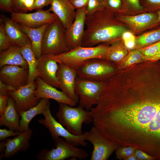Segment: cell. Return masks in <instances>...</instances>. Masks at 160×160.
<instances>
[{
	"instance_id": "42",
	"label": "cell",
	"mask_w": 160,
	"mask_h": 160,
	"mask_svg": "<svg viewBox=\"0 0 160 160\" xmlns=\"http://www.w3.org/2000/svg\"><path fill=\"white\" fill-rule=\"evenodd\" d=\"M89 0H69L75 9H80L86 7Z\"/></svg>"
},
{
	"instance_id": "11",
	"label": "cell",
	"mask_w": 160,
	"mask_h": 160,
	"mask_svg": "<svg viewBox=\"0 0 160 160\" xmlns=\"http://www.w3.org/2000/svg\"><path fill=\"white\" fill-rule=\"evenodd\" d=\"M86 140L93 146L91 160H107L118 147L116 144L106 139L94 126L87 132Z\"/></svg>"
},
{
	"instance_id": "2",
	"label": "cell",
	"mask_w": 160,
	"mask_h": 160,
	"mask_svg": "<svg viewBox=\"0 0 160 160\" xmlns=\"http://www.w3.org/2000/svg\"><path fill=\"white\" fill-rule=\"evenodd\" d=\"M134 120L138 131L152 143L156 159L160 160V72L150 95L137 109Z\"/></svg>"
},
{
	"instance_id": "35",
	"label": "cell",
	"mask_w": 160,
	"mask_h": 160,
	"mask_svg": "<svg viewBox=\"0 0 160 160\" xmlns=\"http://www.w3.org/2000/svg\"><path fill=\"white\" fill-rule=\"evenodd\" d=\"M0 21V52H1L12 45L5 32L4 23L1 20Z\"/></svg>"
},
{
	"instance_id": "23",
	"label": "cell",
	"mask_w": 160,
	"mask_h": 160,
	"mask_svg": "<svg viewBox=\"0 0 160 160\" xmlns=\"http://www.w3.org/2000/svg\"><path fill=\"white\" fill-rule=\"evenodd\" d=\"M20 116L17 112L13 99L9 96L7 108L0 116V126H4L15 131L20 132Z\"/></svg>"
},
{
	"instance_id": "21",
	"label": "cell",
	"mask_w": 160,
	"mask_h": 160,
	"mask_svg": "<svg viewBox=\"0 0 160 160\" xmlns=\"http://www.w3.org/2000/svg\"><path fill=\"white\" fill-rule=\"evenodd\" d=\"M0 20L4 23L5 32L12 45L21 47L31 42L17 23L3 15H1Z\"/></svg>"
},
{
	"instance_id": "1",
	"label": "cell",
	"mask_w": 160,
	"mask_h": 160,
	"mask_svg": "<svg viewBox=\"0 0 160 160\" xmlns=\"http://www.w3.org/2000/svg\"><path fill=\"white\" fill-rule=\"evenodd\" d=\"M86 29L81 46H94L100 43L109 44L122 38L129 28L117 19L115 14L106 8L86 17Z\"/></svg>"
},
{
	"instance_id": "46",
	"label": "cell",
	"mask_w": 160,
	"mask_h": 160,
	"mask_svg": "<svg viewBox=\"0 0 160 160\" xmlns=\"http://www.w3.org/2000/svg\"><path fill=\"white\" fill-rule=\"evenodd\" d=\"M160 60V51L154 57L152 58L150 60L152 61H155L159 60Z\"/></svg>"
},
{
	"instance_id": "44",
	"label": "cell",
	"mask_w": 160,
	"mask_h": 160,
	"mask_svg": "<svg viewBox=\"0 0 160 160\" xmlns=\"http://www.w3.org/2000/svg\"><path fill=\"white\" fill-rule=\"evenodd\" d=\"M11 0H0V9L6 12L12 11L11 7Z\"/></svg>"
},
{
	"instance_id": "13",
	"label": "cell",
	"mask_w": 160,
	"mask_h": 160,
	"mask_svg": "<svg viewBox=\"0 0 160 160\" xmlns=\"http://www.w3.org/2000/svg\"><path fill=\"white\" fill-rule=\"evenodd\" d=\"M36 81L26 84L17 89L9 90V95L14 100L16 109L19 113L26 111L36 105L41 99L35 94Z\"/></svg>"
},
{
	"instance_id": "48",
	"label": "cell",
	"mask_w": 160,
	"mask_h": 160,
	"mask_svg": "<svg viewBox=\"0 0 160 160\" xmlns=\"http://www.w3.org/2000/svg\"><path fill=\"white\" fill-rule=\"evenodd\" d=\"M157 15L159 22V25L160 26V11L156 12Z\"/></svg>"
},
{
	"instance_id": "22",
	"label": "cell",
	"mask_w": 160,
	"mask_h": 160,
	"mask_svg": "<svg viewBox=\"0 0 160 160\" xmlns=\"http://www.w3.org/2000/svg\"><path fill=\"white\" fill-rule=\"evenodd\" d=\"M17 65L28 68V63L21 52V47L12 45L0 52V68L7 65Z\"/></svg>"
},
{
	"instance_id": "12",
	"label": "cell",
	"mask_w": 160,
	"mask_h": 160,
	"mask_svg": "<svg viewBox=\"0 0 160 160\" xmlns=\"http://www.w3.org/2000/svg\"><path fill=\"white\" fill-rule=\"evenodd\" d=\"M49 9H39L33 13L10 12L11 19L15 22L30 28H36L45 24H50L57 18Z\"/></svg>"
},
{
	"instance_id": "26",
	"label": "cell",
	"mask_w": 160,
	"mask_h": 160,
	"mask_svg": "<svg viewBox=\"0 0 160 160\" xmlns=\"http://www.w3.org/2000/svg\"><path fill=\"white\" fill-rule=\"evenodd\" d=\"M21 52L28 66L29 74L26 84L35 81L38 77L37 58L32 49L31 42L21 47Z\"/></svg>"
},
{
	"instance_id": "45",
	"label": "cell",
	"mask_w": 160,
	"mask_h": 160,
	"mask_svg": "<svg viewBox=\"0 0 160 160\" xmlns=\"http://www.w3.org/2000/svg\"><path fill=\"white\" fill-rule=\"evenodd\" d=\"M12 89H13L0 81V95H9V91Z\"/></svg>"
},
{
	"instance_id": "37",
	"label": "cell",
	"mask_w": 160,
	"mask_h": 160,
	"mask_svg": "<svg viewBox=\"0 0 160 160\" xmlns=\"http://www.w3.org/2000/svg\"><path fill=\"white\" fill-rule=\"evenodd\" d=\"M135 36L129 31L125 32L123 35L122 38L125 46L129 51L134 48Z\"/></svg>"
},
{
	"instance_id": "34",
	"label": "cell",
	"mask_w": 160,
	"mask_h": 160,
	"mask_svg": "<svg viewBox=\"0 0 160 160\" xmlns=\"http://www.w3.org/2000/svg\"><path fill=\"white\" fill-rule=\"evenodd\" d=\"M145 12H156L160 11V0H140Z\"/></svg>"
},
{
	"instance_id": "7",
	"label": "cell",
	"mask_w": 160,
	"mask_h": 160,
	"mask_svg": "<svg viewBox=\"0 0 160 160\" xmlns=\"http://www.w3.org/2000/svg\"><path fill=\"white\" fill-rule=\"evenodd\" d=\"M50 104L49 102L42 114L44 118L39 119L38 121L48 129L53 140L61 137L66 142L75 147L86 146L87 143L85 140L87 132L79 136L71 134L53 116L50 109Z\"/></svg>"
},
{
	"instance_id": "30",
	"label": "cell",
	"mask_w": 160,
	"mask_h": 160,
	"mask_svg": "<svg viewBox=\"0 0 160 160\" xmlns=\"http://www.w3.org/2000/svg\"><path fill=\"white\" fill-rule=\"evenodd\" d=\"M124 6L123 15H134L145 12L140 0H122Z\"/></svg>"
},
{
	"instance_id": "27",
	"label": "cell",
	"mask_w": 160,
	"mask_h": 160,
	"mask_svg": "<svg viewBox=\"0 0 160 160\" xmlns=\"http://www.w3.org/2000/svg\"><path fill=\"white\" fill-rule=\"evenodd\" d=\"M110 44L107 48L105 60L115 63L116 65L125 58L129 51L122 38Z\"/></svg>"
},
{
	"instance_id": "47",
	"label": "cell",
	"mask_w": 160,
	"mask_h": 160,
	"mask_svg": "<svg viewBox=\"0 0 160 160\" xmlns=\"http://www.w3.org/2000/svg\"><path fill=\"white\" fill-rule=\"evenodd\" d=\"M126 160H138L134 153L127 158Z\"/></svg>"
},
{
	"instance_id": "40",
	"label": "cell",
	"mask_w": 160,
	"mask_h": 160,
	"mask_svg": "<svg viewBox=\"0 0 160 160\" xmlns=\"http://www.w3.org/2000/svg\"><path fill=\"white\" fill-rule=\"evenodd\" d=\"M52 0H34L30 11L34 9H42L46 6L50 5Z\"/></svg>"
},
{
	"instance_id": "17",
	"label": "cell",
	"mask_w": 160,
	"mask_h": 160,
	"mask_svg": "<svg viewBox=\"0 0 160 160\" xmlns=\"http://www.w3.org/2000/svg\"><path fill=\"white\" fill-rule=\"evenodd\" d=\"M32 133V130L29 127L14 137L1 143L0 151L4 148V153L2 157L9 158L19 151H26L30 146L29 141Z\"/></svg>"
},
{
	"instance_id": "29",
	"label": "cell",
	"mask_w": 160,
	"mask_h": 160,
	"mask_svg": "<svg viewBox=\"0 0 160 160\" xmlns=\"http://www.w3.org/2000/svg\"><path fill=\"white\" fill-rule=\"evenodd\" d=\"M146 60L145 56L138 49H134L129 51L125 58L116 65L118 69L121 70Z\"/></svg>"
},
{
	"instance_id": "36",
	"label": "cell",
	"mask_w": 160,
	"mask_h": 160,
	"mask_svg": "<svg viewBox=\"0 0 160 160\" xmlns=\"http://www.w3.org/2000/svg\"><path fill=\"white\" fill-rule=\"evenodd\" d=\"M137 148L131 146H120L116 150V155L119 159L125 160L133 154Z\"/></svg>"
},
{
	"instance_id": "20",
	"label": "cell",
	"mask_w": 160,
	"mask_h": 160,
	"mask_svg": "<svg viewBox=\"0 0 160 160\" xmlns=\"http://www.w3.org/2000/svg\"><path fill=\"white\" fill-rule=\"evenodd\" d=\"M49 9L57 16L65 28H69L75 17V9L69 0H52Z\"/></svg>"
},
{
	"instance_id": "3",
	"label": "cell",
	"mask_w": 160,
	"mask_h": 160,
	"mask_svg": "<svg viewBox=\"0 0 160 160\" xmlns=\"http://www.w3.org/2000/svg\"><path fill=\"white\" fill-rule=\"evenodd\" d=\"M59 103L58 110L56 114L59 122L65 127L72 134L75 136L82 135L83 124H89L92 122L90 111L84 110L79 105L73 107L66 104Z\"/></svg>"
},
{
	"instance_id": "41",
	"label": "cell",
	"mask_w": 160,
	"mask_h": 160,
	"mask_svg": "<svg viewBox=\"0 0 160 160\" xmlns=\"http://www.w3.org/2000/svg\"><path fill=\"white\" fill-rule=\"evenodd\" d=\"M134 153L138 160H153L155 159L154 157L139 149H137L135 151Z\"/></svg>"
},
{
	"instance_id": "18",
	"label": "cell",
	"mask_w": 160,
	"mask_h": 160,
	"mask_svg": "<svg viewBox=\"0 0 160 160\" xmlns=\"http://www.w3.org/2000/svg\"><path fill=\"white\" fill-rule=\"evenodd\" d=\"M58 63L49 54H43L37 58L38 77L48 84L59 88L57 73Z\"/></svg>"
},
{
	"instance_id": "32",
	"label": "cell",
	"mask_w": 160,
	"mask_h": 160,
	"mask_svg": "<svg viewBox=\"0 0 160 160\" xmlns=\"http://www.w3.org/2000/svg\"><path fill=\"white\" fill-rule=\"evenodd\" d=\"M105 8L116 14H123L124 6L122 0H104Z\"/></svg>"
},
{
	"instance_id": "33",
	"label": "cell",
	"mask_w": 160,
	"mask_h": 160,
	"mask_svg": "<svg viewBox=\"0 0 160 160\" xmlns=\"http://www.w3.org/2000/svg\"><path fill=\"white\" fill-rule=\"evenodd\" d=\"M138 49L145 56L146 60H150L160 51V41Z\"/></svg>"
},
{
	"instance_id": "4",
	"label": "cell",
	"mask_w": 160,
	"mask_h": 160,
	"mask_svg": "<svg viewBox=\"0 0 160 160\" xmlns=\"http://www.w3.org/2000/svg\"><path fill=\"white\" fill-rule=\"evenodd\" d=\"M109 44L106 43L95 46L77 47L68 52L57 55H49L58 63L66 65L75 70L85 60L93 58L105 60Z\"/></svg>"
},
{
	"instance_id": "39",
	"label": "cell",
	"mask_w": 160,
	"mask_h": 160,
	"mask_svg": "<svg viewBox=\"0 0 160 160\" xmlns=\"http://www.w3.org/2000/svg\"><path fill=\"white\" fill-rule=\"evenodd\" d=\"M20 132L19 131H15L9 129H0V140L3 141L9 137L17 136Z\"/></svg>"
},
{
	"instance_id": "43",
	"label": "cell",
	"mask_w": 160,
	"mask_h": 160,
	"mask_svg": "<svg viewBox=\"0 0 160 160\" xmlns=\"http://www.w3.org/2000/svg\"><path fill=\"white\" fill-rule=\"evenodd\" d=\"M9 95H0V116L4 113L7 108L8 100Z\"/></svg>"
},
{
	"instance_id": "8",
	"label": "cell",
	"mask_w": 160,
	"mask_h": 160,
	"mask_svg": "<svg viewBox=\"0 0 160 160\" xmlns=\"http://www.w3.org/2000/svg\"><path fill=\"white\" fill-rule=\"evenodd\" d=\"M55 148L43 149L36 156L39 160H64L69 158L82 160L87 158L88 153L85 150L70 144L62 138L55 140Z\"/></svg>"
},
{
	"instance_id": "14",
	"label": "cell",
	"mask_w": 160,
	"mask_h": 160,
	"mask_svg": "<svg viewBox=\"0 0 160 160\" xmlns=\"http://www.w3.org/2000/svg\"><path fill=\"white\" fill-rule=\"evenodd\" d=\"M86 8L76 9L74 20L71 26L65 28V37L69 50L81 46L85 30Z\"/></svg>"
},
{
	"instance_id": "19",
	"label": "cell",
	"mask_w": 160,
	"mask_h": 160,
	"mask_svg": "<svg viewBox=\"0 0 160 160\" xmlns=\"http://www.w3.org/2000/svg\"><path fill=\"white\" fill-rule=\"evenodd\" d=\"M35 81L36 87L35 91L36 96L40 99H52L58 103H63L74 106L76 103L62 91L57 89L38 77Z\"/></svg>"
},
{
	"instance_id": "16",
	"label": "cell",
	"mask_w": 160,
	"mask_h": 160,
	"mask_svg": "<svg viewBox=\"0 0 160 160\" xmlns=\"http://www.w3.org/2000/svg\"><path fill=\"white\" fill-rule=\"evenodd\" d=\"M0 71V81L14 89L25 85L28 76V68L15 65H5Z\"/></svg>"
},
{
	"instance_id": "25",
	"label": "cell",
	"mask_w": 160,
	"mask_h": 160,
	"mask_svg": "<svg viewBox=\"0 0 160 160\" xmlns=\"http://www.w3.org/2000/svg\"><path fill=\"white\" fill-rule=\"evenodd\" d=\"M49 99H41L36 106L28 110L20 113V132L27 129L32 119L36 115L42 114L47 104L50 102Z\"/></svg>"
},
{
	"instance_id": "38",
	"label": "cell",
	"mask_w": 160,
	"mask_h": 160,
	"mask_svg": "<svg viewBox=\"0 0 160 160\" xmlns=\"http://www.w3.org/2000/svg\"><path fill=\"white\" fill-rule=\"evenodd\" d=\"M25 0H11L12 11L16 13H27L28 11L25 7Z\"/></svg>"
},
{
	"instance_id": "24",
	"label": "cell",
	"mask_w": 160,
	"mask_h": 160,
	"mask_svg": "<svg viewBox=\"0 0 160 160\" xmlns=\"http://www.w3.org/2000/svg\"><path fill=\"white\" fill-rule=\"evenodd\" d=\"M20 29L29 37L32 49L36 57L38 58L41 55V44L45 30L49 24H45L36 28H28L17 23Z\"/></svg>"
},
{
	"instance_id": "10",
	"label": "cell",
	"mask_w": 160,
	"mask_h": 160,
	"mask_svg": "<svg viewBox=\"0 0 160 160\" xmlns=\"http://www.w3.org/2000/svg\"><path fill=\"white\" fill-rule=\"evenodd\" d=\"M115 16L135 36L160 26L156 12H145L134 15L116 14Z\"/></svg>"
},
{
	"instance_id": "28",
	"label": "cell",
	"mask_w": 160,
	"mask_h": 160,
	"mask_svg": "<svg viewBox=\"0 0 160 160\" xmlns=\"http://www.w3.org/2000/svg\"><path fill=\"white\" fill-rule=\"evenodd\" d=\"M159 41L160 26L136 36L134 49L144 48Z\"/></svg>"
},
{
	"instance_id": "9",
	"label": "cell",
	"mask_w": 160,
	"mask_h": 160,
	"mask_svg": "<svg viewBox=\"0 0 160 160\" xmlns=\"http://www.w3.org/2000/svg\"><path fill=\"white\" fill-rule=\"evenodd\" d=\"M105 84L77 76L75 89L79 97V105L87 110L90 111L97 104Z\"/></svg>"
},
{
	"instance_id": "15",
	"label": "cell",
	"mask_w": 160,
	"mask_h": 160,
	"mask_svg": "<svg viewBox=\"0 0 160 160\" xmlns=\"http://www.w3.org/2000/svg\"><path fill=\"white\" fill-rule=\"evenodd\" d=\"M58 63L57 77L59 88L77 104L79 97L75 89L77 76L76 70L66 65Z\"/></svg>"
},
{
	"instance_id": "6",
	"label": "cell",
	"mask_w": 160,
	"mask_h": 160,
	"mask_svg": "<svg viewBox=\"0 0 160 160\" xmlns=\"http://www.w3.org/2000/svg\"><path fill=\"white\" fill-rule=\"evenodd\" d=\"M65 29L58 18L49 25L43 36L41 55H57L69 51L65 39Z\"/></svg>"
},
{
	"instance_id": "5",
	"label": "cell",
	"mask_w": 160,
	"mask_h": 160,
	"mask_svg": "<svg viewBox=\"0 0 160 160\" xmlns=\"http://www.w3.org/2000/svg\"><path fill=\"white\" fill-rule=\"evenodd\" d=\"M113 62L105 60L93 58L83 62L76 69L79 78L105 83L118 69Z\"/></svg>"
},
{
	"instance_id": "31",
	"label": "cell",
	"mask_w": 160,
	"mask_h": 160,
	"mask_svg": "<svg viewBox=\"0 0 160 160\" xmlns=\"http://www.w3.org/2000/svg\"><path fill=\"white\" fill-rule=\"evenodd\" d=\"M105 8L104 0H89L86 8V17L89 16Z\"/></svg>"
}]
</instances>
